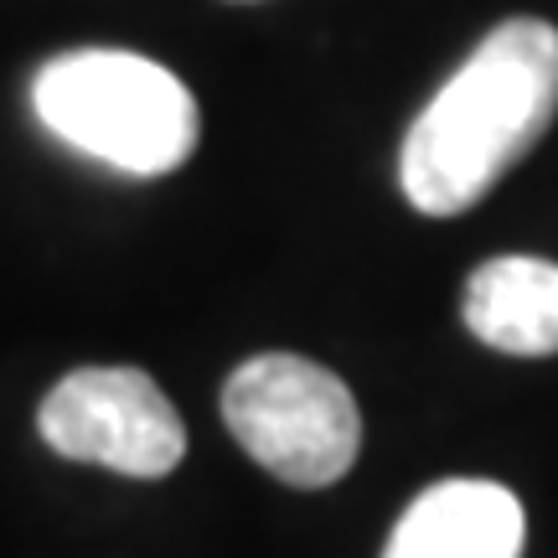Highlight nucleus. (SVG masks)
Returning <instances> with one entry per match:
<instances>
[{"mask_svg": "<svg viewBox=\"0 0 558 558\" xmlns=\"http://www.w3.org/2000/svg\"><path fill=\"white\" fill-rule=\"evenodd\" d=\"M558 120V26L501 21L424 104L399 156V186L424 218L476 207Z\"/></svg>", "mask_w": 558, "mask_h": 558, "instance_id": "nucleus-1", "label": "nucleus"}, {"mask_svg": "<svg viewBox=\"0 0 558 558\" xmlns=\"http://www.w3.org/2000/svg\"><path fill=\"white\" fill-rule=\"evenodd\" d=\"M32 104L62 145L124 177H166L197 150V99L140 52L88 47L52 58L32 83Z\"/></svg>", "mask_w": 558, "mask_h": 558, "instance_id": "nucleus-2", "label": "nucleus"}, {"mask_svg": "<svg viewBox=\"0 0 558 558\" xmlns=\"http://www.w3.org/2000/svg\"><path fill=\"white\" fill-rule=\"evenodd\" d=\"M222 418L248 456L284 486H331L362 450L352 388L295 352H259L222 388Z\"/></svg>", "mask_w": 558, "mask_h": 558, "instance_id": "nucleus-3", "label": "nucleus"}, {"mask_svg": "<svg viewBox=\"0 0 558 558\" xmlns=\"http://www.w3.org/2000/svg\"><path fill=\"white\" fill-rule=\"evenodd\" d=\"M41 439L62 460L160 481L186 456V429L160 383L140 367H78L41 399Z\"/></svg>", "mask_w": 558, "mask_h": 558, "instance_id": "nucleus-4", "label": "nucleus"}, {"mask_svg": "<svg viewBox=\"0 0 558 558\" xmlns=\"http://www.w3.org/2000/svg\"><path fill=\"white\" fill-rule=\"evenodd\" d=\"M522 538L527 518L507 486L456 476L403 512L383 558H522Z\"/></svg>", "mask_w": 558, "mask_h": 558, "instance_id": "nucleus-5", "label": "nucleus"}, {"mask_svg": "<svg viewBox=\"0 0 558 558\" xmlns=\"http://www.w3.org/2000/svg\"><path fill=\"white\" fill-rule=\"evenodd\" d=\"M465 326L507 357L558 352V264L548 259H486L465 279Z\"/></svg>", "mask_w": 558, "mask_h": 558, "instance_id": "nucleus-6", "label": "nucleus"}]
</instances>
